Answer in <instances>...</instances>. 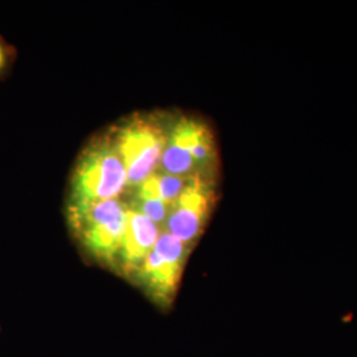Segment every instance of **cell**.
Instances as JSON below:
<instances>
[{
  "label": "cell",
  "instance_id": "cell-9",
  "mask_svg": "<svg viewBox=\"0 0 357 357\" xmlns=\"http://www.w3.org/2000/svg\"><path fill=\"white\" fill-rule=\"evenodd\" d=\"M16 60V50L0 35V78L7 76Z\"/></svg>",
  "mask_w": 357,
  "mask_h": 357
},
{
  "label": "cell",
  "instance_id": "cell-3",
  "mask_svg": "<svg viewBox=\"0 0 357 357\" xmlns=\"http://www.w3.org/2000/svg\"><path fill=\"white\" fill-rule=\"evenodd\" d=\"M171 114L167 113H135L109 131L126 168L128 192L159 168Z\"/></svg>",
  "mask_w": 357,
  "mask_h": 357
},
{
  "label": "cell",
  "instance_id": "cell-1",
  "mask_svg": "<svg viewBox=\"0 0 357 357\" xmlns=\"http://www.w3.org/2000/svg\"><path fill=\"white\" fill-rule=\"evenodd\" d=\"M128 174L109 132L96 137L77 159L69 183L68 205H86L122 199Z\"/></svg>",
  "mask_w": 357,
  "mask_h": 357
},
{
  "label": "cell",
  "instance_id": "cell-5",
  "mask_svg": "<svg viewBox=\"0 0 357 357\" xmlns=\"http://www.w3.org/2000/svg\"><path fill=\"white\" fill-rule=\"evenodd\" d=\"M193 248L163 230L132 283L155 306L168 311L178 293Z\"/></svg>",
  "mask_w": 357,
  "mask_h": 357
},
{
  "label": "cell",
  "instance_id": "cell-7",
  "mask_svg": "<svg viewBox=\"0 0 357 357\" xmlns=\"http://www.w3.org/2000/svg\"><path fill=\"white\" fill-rule=\"evenodd\" d=\"M163 229L128 204V221L113 273L132 281Z\"/></svg>",
  "mask_w": 357,
  "mask_h": 357
},
{
  "label": "cell",
  "instance_id": "cell-6",
  "mask_svg": "<svg viewBox=\"0 0 357 357\" xmlns=\"http://www.w3.org/2000/svg\"><path fill=\"white\" fill-rule=\"evenodd\" d=\"M218 176H193L171 206L163 230L195 248L217 203Z\"/></svg>",
  "mask_w": 357,
  "mask_h": 357
},
{
  "label": "cell",
  "instance_id": "cell-8",
  "mask_svg": "<svg viewBox=\"0 0 357 357\" xmlns=\"http://www.w3.org/2000/svg\"><path fill=\"white\" fill-rule=\"evenodd\" d=\"M188 180L190 178L175 176L158 168L149 178H144L137 188L130 191V196L137 199L158 200L172 206L185 188Z\"/></svg>",
  "mask_w": 357,
  "mask_h": 357
},
{
  "label": "cell",
  "instance_id": "cell-4",
  "mask_svg": "<svg viewBox=\"0 0 357 357\" xmlns=\"http://www.w3.org/2000/svg\"><path fill=\"white\" fill-rule=\"evenodd\" d=\"M159 168L181 178L218 176L216 139L204 121L193 115L171 114Z\"/></svg>",
  "mask_w": 357,
  "mask_h": 357
},
{
  "label": "cell",
  "instance_id": "cell-2",
  "mask_svg": "<svg viewBox=\"0 0 357 357\" xmlns=\"http://www.w3.org/2000/svg\"><path fill=\"white\" fill-rule=\"evenodd\" d=\"M68 227L91 262L114 270L128 221V202L114 199L86 205H66Z\"/></svg>",
  "mask_w": 357,
  "mask_h": 357
}]
</instances>
